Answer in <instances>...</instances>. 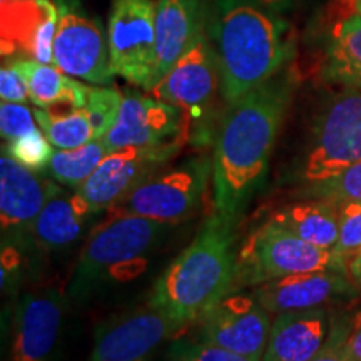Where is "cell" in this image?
Listing matches in <instances>:
<instances>
[{"label":"cell","mask_w":361,"mask_h":361,"mask_svg":"<svg viewBox=\"0 0 361 361\" xmlns=\"http://www.w3.org/2000/svg\"><path fill=\"white\" fill-rule=\"evenodd\" d=\"M311 271L348 273V266L338 258L335 251L310 245L276 221L269 219L239 247L234 291Z\"/></svg>","instance_id":"obj_7"},{"label":"cell","mask_w":361,"mask_h":361,"mask_svg":"<svg viewBox=\"0 0 361 361\" xmlns=\"http://www.w3.org/2000/svg\"><path fill=\"white\" fill-rule=\"evenodd\" d=\"M333 323L328 308L276 314L261 361H311L326 343Z\"/></svg>","instance_id":"obj_19"},{"label":"cell","mask_w":361,"mask_h":361,"mask_svg":"<svg viewBox=\"0 0 361 361\" xmlns=\"http://www.w3.org/2000/svg\"><path fill=\"white\" fill-rule=\"evenodd\" d=\"M355 12L361 16V0H355Z\"/></svg>","instance_id":"obj_38"},{"label":"cell","mask_w":361,"mask_h":361,"mask_svg":"<svg viewBox=\"0 0 361 361\" xmlns=\"http://www.w3.org/2000/svg\"><path fill=\"white\" fill-rule=\"evenodd\" d=\"M271 219L288 231L295 233L298 238L308 241L310 245L329 251L335 250L340 231L336 202L326 200L295 202L278 209Z\"/></svg>","instance_id":"obj_24"},{"label":"cell","mask_w":361,"mask_h":361,"mask_svg":"<svg viewBox=\"0 0 361 361\" xmlns=\"http://www.w3.org/2000/svg\"><path fill=\"white\" fill-rule=\"evenodd\" d=\"M0 97L4 102H22L29 99V89H27L25 79L12 64V61H4L0 69Z\"/></svg>","instance_id":"obj_34"},{"label":"cell","mask_w":361,"mask_h":361,"mask_svg":"<svg viewBox=\"0 0 361 361\" xmlns=\"http://www.w3.org/2000/svg\"><path fill=\"white\" fill-rule=\"evenodd\" d=\"M32 111L22 102H4L0 106V133L4 141H13L32 133L35 128Z\"/></svg>","instance_id":"obj_32"},{"label":"cell","mask_w":361,"mask_h":361,"mask_svg":"<svg viewBox=\"0 0 361 361\" xmlns=\"http://www.w3.org/2000/svg\"><path fill=\"white\" fill-rule=\"evenodd\" d=\"M251 293L271 314L326 308L353 301L360 295L348 273L340 271L290 274L255 286Z\"/></svg>","instance_id":"obj_17"},{"label":"cell","mask_w":361,"mask_h":361,"mask_svg":"<svg viewBox=\"0 0 361 361\" xmlns=\"http://www.w3.org/2000/svg\"><path fill=\"white\" fill-rule=\"evenodd\" d=\"M107 154L109 152L102 139H94L78 149H59L54 151L47 173L62 186L78 189L92 176Z\"/></svg>","instance_id":"obj_25"},{"label":"cell","mask_w":361,"mask_h":361,"mask_svg":"<svg viewBox=\"0 0 361 361\" xmlns=\"http://www.w3.org/2000/svg\"><path fill=\"white\" fill-rule=\"evenodd\" d=\"M236 224L213 213L191 245L166 268L152 290L151 305L180 326L201 322L234 291Z\"/></svg>","instance_id":"obj_3"},{"label":"cell","mask_w":361,"mask_h":361,"mask_svg":"<svg viewBox=\"0 0 361 361\" xmlns=\"http://www.w3.org/2000/svg\"><path fill=\"white\" fill-rule=\"evenodd\" d=\"M54 146L42 133V129H35L32 133L22 135V137L8 141L7 146L4 144V151L7 152L12 159L30 171H44L47 169L49 162L52 159Z\"/></svg>","instance_id":"obj_30"},{"label":"cell","mask_w":361,"mask_h":361,"mask_svg":"<svg viewBox=\"0 0 361 361\" xmlns=\"http://www.w3.org/2000/svg\"><path fill=\"white\" fill-rule=\"evenodd\" d=\"M301 194L308 200L361 202V161L350 166L335 178L306 184Z\"/></svg>","instance_id":"obj_27"},{"label":"cell","mask_w":361,"mask_h":361,"mask_svg":"<svg viewBox=\"0 0 361 361\" xmlns=\"http://www.w3.org/2000/svg\"><path fill=\"white\" fill-rule=\"evenodd\" d=\"M353 323L355 318L351 319L348 316L335 318V323H333L331 333H329L326 343H324L319 353L311 361H355L346 353L345 348L346 338H348L351 328H353Z\"/></svg>","instance_id":"obj_33"},{"label":"cell","mask_w":361,"mask_h":361,"mask_svg":"<svg viewBox=\"0 0 361 361\" xmlns=\"http://www.w3.org/2000/svg\"><path fill=\"white\" fill-rule=\"evenodd\" d=\"M295 87L288 66L224 111L214 139L213 197L214 213L234 224L263 186Z\"/></svg>","instance_id":"obj_1"},{"label":"cell","mask_w":361,"mask_h":361,"mask_svg":"<svg viewBox=\"0 0 361 361\" xmlns=\"http://www.w3.org/2000/svg\"><path fill=\"white\" fill-rule=\"evenodd\" d=\"M8 61H12L25 79L30 102L39 109L71 111L82 109L87 104L89 85L71 78L56 66L24 57H13Z\"/></svg>","instance_id":"obj_22"},{"label":"cell","mask_w":361,"mask_h":361,"mask_svg":"<svg viewBox=\"0 0 361 361\" xmlns=\"http://www.w3.org/2000/svg\"><path fill=\"white\" fill-rule=\"evenodd\" d=\"M346 353L355 361H361V314L355 318L353 328H351L348 338L345 343Z\"/></svg>","instance_id":"obj_35"},{"label":"cell","mask_w":361,"mask_h":361,"mask_svg":"<svg viewBox=\"0 0 361 361\" xmlns=\"http://www.w3.org/2000/svg\"><path fill=\"white\" fill-rule=\"evenodd\" d=\"M52 178H44L12 159L2 149L0 157V223L2 245H30L34 221L52 196L61 191Z\"/></svg>","instance_id":"obj_13"},{"label":"cell","mask_w":361,"mask_h":361,"mask_svg":"<svg viewBox=\"0 0 361 361\" xmlns=\"http://www.w3.org/2000/svg\"><path fill=\"white\" fill-rule=\"evenodd\" d=\"M169 361H256L246 356L234 353L223 348V346L213 345V343L200 340L189 341L180 340L174 343L169 350Z\"/></svg>","instance_id":"obj_31"},{"label":"cell","mask_w":361,"mask_h":361,"mask_svg":"<svg viewBox=\"0 0 361 361\" xmlns=\"http://www.w3.org/2000/svg\"><path fill=\"white\" fill-rule=\"evenodd\" d=\"M180 328L169 314L149 305V308L101 324L87 361H146Z\"/></svg>","instance_id":"obj_15"},{"label":"cell","mask_w":361,"mask_h":361,"mask_svg":"<svg viewBox=\"0 0 361 361\" xmlns=\"http://www.w3.org/2000/svg\"><path fill=\"white\" fill-rule=\"evenodd\" d=\"M107 40L114 75L147 92L154 87L157 61L154 0H112Z\"/></svg>","instance_id":"obj_10"},{"label":"cell","mask_w":361,"mask_h":361,"mask_svg":"<svg viewBox=\"0 0 361 361\" xmlns=\"http://www.w3.org/2000/svg\"><path fill=\"white\" fill-rule=\"evenodd\" d=\"M34 116L54 147L78 149L94 141V129L85 107L71 111L39 109L37 107Z\"/></svg>","instance_id":"obj_26"},{"label":"cell","mask_w":361,"mask_h":361,"mask_svg":"<svg viewBox=\"0 0 361 361\" xmlns=\"http://www.w3.org/2000/svg\"><path fill=\"white\" fill-rule=\"evenodd\" d=\"M59 8L54 66L71 78L94 85H109L111 67L107 27L84 8L79 0H54Z\"/></svg>","instance_id":"obj_9"},{"label":"cell","mask_w":361,"mask_h":361,"mask_svg":"<svg viewBox=\"0 0 361 361\" xmlns=\"http://www.w3.org/2000/svg\"><path fill=\"white\" fill-rule=\"evenodd\" d=\"M183 146V142H173L152 147H124L109 152L92 176L74 191L89 202L96 214L111 209L139 184L164 168L178 156Z\"/></svg>","instance_id":"obj_11"},{"label":"cell","mask_w":361,"mask_h":361,"mask_svg":"<svg viewBox=\"0 0 361 361\" xmlns=\"http://www.w3.org/2000/svg\"><path fill=\"white\" fill-rule=\"evenodd\" d=\"M209 179H213V156H192L174 168L157 171L111 211L114 216L134 214L166 224L180 223L201 207Z\"/></svg>","instance_id":"obj_8"},{"label":"cell","mask_w":361,"mask_h":361,"mask_svg":"<svg viewBox=\"0 0 361 361\" xmlns=\"http://www.w3.org/2000/svg\"><path fill=\"white\" fill-rule=\"evenodd\" d=\"M171 226L134 214L112 216L89 236L67 283L66 296L82 303L112 271L147 255Z\"/></svg>","instance_id":"obj_6"},{"label":"cell","mask_w":361,"mask_h":361,"mask_svg":"<svg viewBox=\"0 0 361 361\" xmlns=\"http://www.w3.org/2000/svg\"><path fill=\"white\" fill-rule=\"evenodd\" d=\"M149 94L184 112L188 142L197 146L214 142L224 112H219V97H223L219 66L206 24L191 47Z\"/></svg>","instance_id":"obj_4"},{"label":"cell","mask_w":361,"mask_h":361,"mask_svg":"<svg viewBox=\"0 0 361 361\" xmlns=\"http://www.w3.org/2000/svg\"><path fill=\"white\" fill-rule=\"evenodd\" d=\"M348 276L353 281L356 290L361 293V252L348 261Z\"/></svg>","instance_id":"obj_37"},{"label":"cell","mask_w":361,"mask_h":361,"mask_svg":"<svg viewBox=\"0 0 361 361\" xmlns=\"http://www.w3.org/2000/svg\"><path fill=\"white\" fill-rule=\"evenodd\" d=\"M271 326V313L252 293L233 291L201 319L200 340L261 361Z\"/></svg>","instance_id":"obj_14"},{"label":"cell","mask_w":361,"mask_h":361,"mask_svg":"<svg viewBox=\"0 0 361 361\" xmlns=\"http://www.w3.org/2000/svg\"><path fill=\"white\" fill-rule=\"evenodd\" d=\"M255 2L263 6L264 8H268L271 12L281 13L284 11H288V8H291L296 0H255Z\"/></svg>","instance_id":"obj_36"},{"label":"cell","mask_w":361,"mask_h":361,"mask_svg":"<svg viewBox=\"0 0 361 361\" xmlns=\"http://www.w3.org/2000/svg\"><path fill=\"white\" fill-rule=\"evenodd\" d=\"M66 298L52 288L20 298L13 311L8 361H51L61 338Z\"/></svg>","instance_id":"obj_18"},{"label":"cell","mask_w":361,"mask_h":361,"mask_svg":"<svg viewBox=\"0 0 361 361\" xmlns=\"http://www.w3.org/2000/svg\"><path fill=\"white\" fill-rule=\"evenodd\" d=\"M338 209V241L335 255L348 266V261L361 252V202L333 201Z\"/></svg>","instance_id":"obj_29"},{"label":"cell","mask_w":361,"mask_h":361,"mask_svg":"<svg viewBox=\"0 0 361 361\" xmlns=\"http://www.w3.org/2000/svg\"><path fill=\"white\" fill-rule=\"evenodd\" d=\"M329 84L361 90V16L353 12L331 30L323 64Z\"/></svg>","instance_id":"obj_23"},{"label":"cell","mask_w":361,"mask_h":361,"mask_svg":"<svg viewBox=\"0 0 361 361\" xmlns=\"http://www.w3.org/2000/svg\"><path fill=\"white\" fill-rule=\"evenodd\" d=\"M361 161V90L343 87L324 99L295 164L303 186L331 179Z\"/></svg>","instance_id":"obj_5"},{"label":"cell","mask_w":361,"mask_h":361,"mask_svg":"<svg viewBox=\"0 0 361 361\" xmlns=\"http://www.w3.org/2000/svg\"><path fill=\"white\" fill-rule=\"evenodd\" d=\"M204 0H156V72L154 85L191 47L206 24Z\"/></svg>","instance_id":"obj_20"},{"label":"cell","mask_w":361,"mask_h":361,"mask_svg":"<svg viewBox=\"0 0 361 361\" xmlns=\"http://www.w3.org/2000/svg\"><path fill=\"white\" fill-rule=\"evenodd\" d=\"M107 152L124 147H152L188 142L186 116L179 107L154 96L128 90L123 94L119 116L102 137Z\"/></svg>","instance_id":"obj_12"},{"label":"cell","mask_w":361,"mask_h":361,"mask_svg":"<svg viewBox=\"0 0 361 361\" xmlns=\"http://www.w3.org/2000/svg\"><path fill=\"white\" fill-rule=\"evenodd\" d=\"M57 20L54 0H0L2 57H24L54 66Z\"/></svg>","instance_id":"obj_16"},{"label":"cell","mask_w":361,"mask_h":361,"mask_svg":"<svg viewBox=\"0 0 361 361\" xmlns=\"http://www.w3.org/2000/svg\"><path fill=\"white\" fill-rule=\"evenodd\" d=\"M96 214L78 191L61 189L34 221L30 245L44 251H59L78 241L89 218Z\"/></svg>","instance_id":"obj_21"},{"label":"cell","mask_w":361,"mask_h":361,"mask_svg":"<svg viewBox=\"0 0 361 361\" xmlns=\"http://www.w3.org/2000/svg\"><path fill=\"white\" fill-rule=\"evenodd\" d=\"M206 30L228 106L279 74L295 54L290 24L255 0H213Z\"/></svg>","instance_id":"obj_2"},{"label":"cell","mask_w":361,"mask_h":361,"mask_svg":"<svg viewBox=\"0 0 361 361\" xmlns=\"http://www.w3.org/2000/svg\"><path fill=\"white\" fill-rule=\"evenodd\" d=\"M121 104H123V94L116 87H109V85L90 87L85 111L90 117L94 139H102L109 133L119 116Z\"/></svg>","instance_id":"obj_28"}]
</instances>
